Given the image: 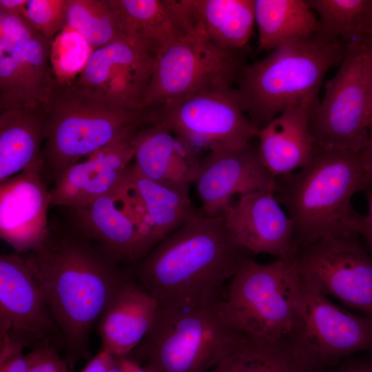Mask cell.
I'll return each instance as SVG.
<instances>
[{"label":"cell","mask_w":372,"mask_h":372,"mask_svg":"<svg viewBox=\"0 0 372 372\" xmlns=\"http://www.w3.org/2000/svg\"><path fill=\"white\" fill-rule=\"evenodd\" d=\"M21 255L61 333L72 370L78 361L90 359L92 332L111 301L135 279L133 271L68 222L50 223L43 243Z\"/></svg>","instance_id":"6da1fadb"},{"label":"cell","mask_w":372,"mask_h":372,"mask_svg":"<svg viewBox=\"0 0 372 372\" xmlns=\"http://www.w3.org/2000/svg\"><path fill=\"white\" fill-rule=\"evenodd\" d=\"M253 255L234 238L223 216L200 211L161 240L132 270L159 305L199 307L220 302L227 281Z\"/></svg>","instance_id":"7a4b0ae2"},{"label":"cell","mask_w":372,"mask_h":372,"mask_svg":"<svg viewBox=\"0 0 372 372\" xmlns=\"http://www.w3.org/2000/svg\"><path fill=\"white\" fill-rule=\"evenodd\" d=\"M369 187L360 153L316 148L307 167L276 178L273 194L293 223L300 249L327 237L359 236L361 214L351 199Z\"/></svg>","instance_id":"3957f363"},{"label":"cell","mask_w":372,"mask_h":372,"mask_svg":"<svg viewBox=\"0 0 372 372\" xmlns=\"http://www.w3.org/2000/svg\"><path fill=\"white\" fill-rule=\"evenodd\" d=\"M347 47L317 32L283 44L263 59L246 64L236 87L245 113L260 130L287 109L318 100L324 77L341 63Z\"/></svg>","instance_id":"277c9868"},{"label":"cell","mask_w":372,"mask_h":372,"mask_svg":"<svg viewBox=\"0 0 372 372\" xmlns=\"http://www.w3.org/2000/svg\"><path fill=\"white\" fill-rule=\"evenodd\" d=\"M48 121L41 152V174L48 183L81 158L113 141L147 118L103 92L57 83L48 101Z\"/></svg>","instance_id":"5b68a950"},{"label":"cell","mask_w":372,"mask_h":372,"mask_svg":"<svg viewBox=\"0 0 372 372\" xmlns=\"http://www.w3.org/2000/svg\"><path fill=\"white\" fill-rule=\"evenodd\" d=\"M220 301L193 307L159 305L147 334L126 358L144 363L149 372H209L246 336L228 322Z\"/></svg>","instance_id":"8992f818"},{"label":"cell","mask_w":372,"mask_h":372,"mask_svg":"<svg viewBox=\"0 0 372 372\" xmlns=\"http://www.w3.org/2000/svg\"><path fill=\"white\" fill-rule=\"evenodd\" d=\"M302 287L296 260L262 264L245 260L220 301L228 322L240 332L272 340L288 339Z\"/></svg>","instance_id":"52a82bcc"},{"label":"cell","mask_w":372,"mask_h":372,"mask_svg":"<svg viewBox=\"0 0 372 372\" xmlns=\"http://www.w3.org/2000/svg\"><path fill=\"white\" fill-rule=\"evenodd\" d=\"M371 35L347 44L335 75L324 85L322 99L313 109L310 127L316 147L360 153L371 123Z\"/></svg>","instance_id":"ba28073f"},{"label":"cell","mask_w":372,"mask_h":372,"mask_svg":"<svg viewBox=\"0 0 372 372\" xmlns=\"http://www.w3.org/2000/svg\"><path fill=\"white\" fill-rule=\"evenodd\" d=\"M245 65L240 50L220 48L205 35L180 38L155 59L140 109L232 89Z\"/></svg>","instance_id":"9c48e42d"},{"label":"cell","mask_w":372,"mask_h":372,"mask_svg":"<svg viewBox=\"0 0 372 372\" xmlns=\"http://www.w3.org/2000/svg\"><path fill=\"white\" fill-rule=\"evenodd\" d=\"M288 340L320 372L351 355L372 352V318L338 307L302 281Z\"/></svg>","instance_id":"30bf717a"},{"label":"cell","mask_w":372,"mask_h":372,"mask_svg":"<svg viewBox=\"0 0 372 372\" xmlns=\"http://www.w3.org/2000/svg\"><path fill=\"white\" fill-rule=\"evenodd\" d=\"M52 344L64 350L61 333L21 254L0 256V359Z\"/></svg>","instance_id":"8fae6325"},{"label":"cell","mask_w":372,"mask_h":372,"mask_svg":"<svg viewBox=\"0 0 372 372\" xmlns=\"http://www.w3.org/2000/svg\"><path fill=\"white\" fill-rule=\"evenodd\" d=\"M149 119L167 127L198 152L216 146L242 148L259 130L232 89L194 95L147 110Z\"/></svg>","instance_id":"7c38bea8"},{"label":"cell","mask_w":372,"mask_h":372,"mask_svg":"<svg viewBox=\"0 0 372 372\" xmlns=\"http://www.w3.org/2000/svg\"><path fill=\"white\" fill-rule=\"evenodd\" d=\"M296 262L304 284L372 318V256L360 236L320 239Z\"/></svg>","instance_id":"4fadbf2b"},{"label":"cell","mask_w":372,"mask_h":372,"mask_svg":"<svg viewBox=\"0 0 372 372\" xmlns=\"http://www.w3.org/2000/svg\"><path fill=\"white\" fill-rule=\"evenodd\" d=\"M193 184L207 216H223L240 196L259 191L274 192L276 178L265 167L258 147L216 146L200 158Z\"/></svg>","instance_id":"5bb4252c"},{"label":"cell","mask_w":372,"mask_h":372,"mask_svg":"<svg viewBox=\"0 0 372 372\" xmlns=\"http://www.w3.org/2000/svg\"><path fill=\"white\" fill-rule=\"evenodd\" d=\"M47 185L41 162L0 183V236L14 252L24 254L37 249L49 234Z\"/></svg>","instance_id":"9a60e30c"},{"label":"cell","mask_w":372,"mask_h":372,"mask_svg":"<svg viewBox=\"0 0 372 372\" xmlns=\"http://www.w3.org/2000/svg\"><path fill=\"white\" fill-rule=\"evenodd\" d=\"M135 124L83 162L65 168L53 181L50 208L80 207L112 192L134 158L132 138Z\"/></svg>","instance_id":"2e32d148"},{"label":"cell","mask_w":372,"mask_h":372,"mask_svg":"<svg viewBox=\"0 0 372 372\" xmlns=\"http://www.w3.org/2000/svg\"><path fill=\"white\" fill-rule=\"evenodd\" d=\"M223 216L234 238L252 254L296 260L300 248L293 223L272 191L240 196Z\"/></svg>","instance_id":"e0dca14e"},{"label":"cell","mask_w":372,"mask_h":372,"mask_svg":"<svg viewBox=\"0 0 372 372\" xmlns=\"http://www.w3.org/2000/svg\"><path fill=\"white\" fill-rule=\"evenodd\" d=\"M154 61L127 41H116L94 50L73 84L103 92L129 107L141 110Z\"/></svg>","instance_id":"ac0fdd59"},{"label":"cell","mask_w":372,"mask_h":372,"mask_svg":"<svg viewBox=\"0 0 372 372\" xmlns=\"http://www.w3.org/2000/svg\"><path fill=\"white\" fill-rule=\"evenodd\" d=\"M132 144L134 164L143 176L189 192L200 160L198 151L149 118L136 128Z\"/></svg>","instance_id":"d6986e66"},{"label":"cell","mask_w":372,"mask_h":372,"mask_svg":"<svg viewBox=\"0 0 372 372\" xmlns=\"http://www.w3.org/2000/svg\"><path fill=\"white\" fill-rule=\"evenodd\" d=\"M65 209L67 222L120 264L132 269L145 256L136 228L114 191L86 205Z\"/></svg>","instance_id":"ffe728a7"},{"label":"cell","mask_w":372,"mask_h":372,"mask_svg":"<svg viewBox=\"0 0 372 372\" xmlns=\"http://www.w3.org/2000/svg\"><path fill=\"white\" fill-rule=\"evenodd\" d=\"M318 102L309 100L287 109L259 130L260 158L275 178L301 169L312 161L316 147L310 117Z\"/></svg>","instance_id":"44dd1931"},{"label":"cell","mask_w":372,"mask_h":372,"mask_svg":"<svg viewBox=\"0 0 372 372\" xmlns=\"http://www.w3.org/2000/svg\"><path fill=\"white\" fill-rule=\"evenodd\" d=\"M158 307L135 278L114 297L97 323L101 349L118 358L127 356L147 334Z\"/></svg>","instance_id":"7402d4cb"},{"label":"cell","mask_w":372,"mask_h":372,"mask_svg":"<svg viewBox=\"0 0 372 372\" xmlns=\"http://www.w3.org/2000/svg\"><path fill=\"white\" fill-rule=\"evenodd\" d=\"M48 121V105L0 112V183L41 163Z\"/></svg>","instance_id":"603a6c76"},{"label":"cell","mask_w":372,"mask_h":372,"mask_svg":"<svg viewBox=\"0 0 372 372\" xmlns=\"http://www.w3.org/2000/svg\"><path fill=\"white\" fill-rule=\"evenodd\" d=\"M125 39L154 60L183 38L162 0H112Z\"/></svg>","instance_id":"cb8c5ba5"},{"label":"cell","mask_w":372,"mask_h":372,"mask_svg":"<svg viewBox=\"0 0 372 372\" xmlns=\"http://www.w3.org/2000/svg\"><path fill=\"white\" fill-rule=\"evenodd\" d=\"M258 52L269 51L318 32L319 21L306 0H254Z\"/></svg>","instance_id":"d4e9b609"},{"label":"cell","mask_w":372,"mask_h":372,"mask_svg":"<svg viewBox=\"0 0 372 372\" xmlns=\"http://www.w3.org/2000/svg\"><path fill=\"white\" fill-rule=\"evenodd\" d=\"M209 372H318L288 339L272 340L246 335L238 347Z\"/></svg>","instance_id":"484cf974"},{"label":"cell","mask_w":372,"mask_h":372,"mask_svg":"<svg viewBox=\"0 0 372 372\" xmlns=\"http://www.w3.org/2000/svg\"><path fill=\"white\" fill-rule=\"evenodd\" d=\"M123 178L143 200L161 241L200 212L192 205L188 192L143 176L134 164L128 167Z\"/></svg>","instance_id":"4316f807"},{"label":"cell","mask_w":372,"mask_h":372,"mask_svg":"<svg viewBox=\"0 0 372 372\" xmlns=\"http://www.w3.org/2000/svg\"><path fill=\"white\" fill-rule=\"evenodd\" d=\"M206 37L225 50H240L255 23L254 0H196Z\"/></svg>","instance_id":"83f0119b"},{"label":"cell","mask_w":372,"mask_h":372,"mask_svg":"<svg viewBox=\"0 0 372 372\" xmlns=\"http://www.w3.org/2000/svg\"><path fill=\"white\" fill-rule=\"evenodd\" d=\"M51 42L40 35L23 41L10 54L17 63L24 107L48 105L57 84L50 63Z\"/></svg>","instance_id":"f1b7e54d"},{"label":"cell","mask_w":372,"mask_h":372,"mask_svg":"<svg viewBox=\"0 0 372 372\" xmlns=\"http://www.w3.org/2000/svg\"><path fill=\"white\" fill-rule=\"evenodd\" d=\"M320 17L318 34L346 44L371 36L372 0H306Z\"/></svg>","instance_id":"f546056e"},{"label":"cell","mask_w":372,"mask_h":372,"mask_svg":"<svg viewBox=\"0 0 372 372\" xmlns=\"http://www.w3.org/2000/svg\"><path fill=\"white\" fill-rule=\"evenodd\" d=\"M65 25L80 34L94 50L126 40L112 0H68Z\"/></svg>","instance_id":"4dcf8cb0"},{"label":"cell","mask_w":372,"mask_h":372,"mask_svg":"<svg viewBox=\"0 0 372 372\" xmlns=\"http://www.w3.org/2000/svg\"><path fill=\"white\" fill-rule=\"evenodd\" d=\"M94 48L68 25L51 42L50 63L59 84H72L85 68Z\"/></svg>","instance_id":"1f68e13d"},{"label":"cell","mask_w":372,"mask_h":372,"mask_svg":"<svg viewBox=\"0 0 372 372\" xmlns=\"http://www.w3.org/2000/svg\"><path fill=\"white\" fill-rule=\"evenodd\" d=\"M68 0H30L23 14L45 39L52 41L65 27Z\"/></svg>","instance_id":"d6a6232c"},{"label":"cell","mask_w":372,"mask_h":372,"mask_svg":"<svg viewBox=\"0 0 372 372\" xmlns=\"http://www.w3.org/2000/svg\"><path fill=\"white\" fill-rule=\"evenodd\" d=\"M40 35L22 13L0 12V56L10 54L23 41Z\"/></svg>","instance_id":"836d02e7"},{"label":"cell","mask_w":372,"mask_h":372,"mask_svg":"<svg viewBox=\"0 0 372 372\" xmlns=\"http://www.w3.org/2000/svg\"><path fill=\"white\" fill-rule=\"evenodd\" d=\"M162 1L182 37L205 36L200 23L196 0H162Z\"/></svg>","instance_id":"e575fe53"},{"label":"cell","mask_w":372,"mask_h":372,"mask_svg":"<svg viewBox=\"0 0 372 372\" xmlns=\"http://www.w3.org/2000/svg\"><path fill=\"white\" fill-rule=\"evenodd\" d=\"M24 107L17 63L10 54L0 56V112Z\"/></svg>","instance_id":"d590c367"},{"label":"cell","mask_w":372,"mask_h":372,"mask_svg":"<svg viewBox=\"0 0 372 372\" xmlns=\"http://www.w3.org/2000/svg\"><path fill=\"white\" fill-rule=\"evenodd\" d=\"M25 355L26 372H70L66 360L54 345L43 344Z\"/></svg>","instance_id":"8d00e7d4"},{"label":"cell","mask_w":372,"mask_h":372,"mask_svg":"<svg viewBox=\"0 0 372 372\" xmlns=\"http://www.w3.org/2000/svg\"><path fill=\"white\" fill-rule=\"evenodd\" d=\"M320 372H372V352L351 355L335 366Z\"/></svg>","instance_id":"74e56055"},{"label":"cell","mask_w":372,"mask_h":372,"mask_svg":"<svg viewBox=\"0 0 372 372\" xmlns=\"http://www.w3.org/2000/svg\"><path fill=\"white\" fill-rule=\"evenodd\" d=\"M363 192L367 202L368 212L366 215L361 214L358 234L372 256V187H367Z\"/></svg>","instance_id":"f35d334b"},{"label":"cell","mask_w":372,"mask_h":372,"mask_svg":"<svg viewBox=\"0 0 372 372\" xmlns=\"http://www.w3.org/2000/svg\"><path fill=\"white\" fill-rule=\"evenodd\" d=\"M118 362V358L101 349L81 372H110Z\"/></svg>","instance_id":"ab89813d"},{"label":"cell","mask_w":372,"mask_h":372,"mask_svg":"<svg viewBox=\"0 0 372 372\" xmlns=\"http://www.w3.org/2000/svg\"><path fill=\"white\" fill-rule=\"evenodd\" d=\"M26 355L18 353L0 359V372H26Z\"/></svg>","instance_id":"60d3db41"},{"label":"cell","mask_w":372,"mask_h":372,"mask_svg":"<svg viewBox=\"0 0 372 372\" xmlns=\"http://www.w3.org/2000/svg\"><path fill=\"white\" fill-rule=\"evenodd\" d=\"M362 165L372 185V125L369 127L367 143L360 153Z\"/></svg>","instance_id":"b9f144b4"},{"label":"cell","mask_w":372,"mask_h":372,"mask_svg":"<svg viewBox=\"0 0 372 372\" xmlns=\"http://www.w3.org/2000/svg\"><path fill=\"white\" fill-rule=\"evenodd\" d=\"M28 0H0L1 13H22Z\"/></svg>","instance_id":"7bdbcfd3"},{"label":"cell","mask_w":372,"mask_h":372,"mask_svg":"<svg viewBox=\"0 0 372 372\" xmlns=\"http://www.w3.org/2000/svg\"><path fill=\"white\" fill-rule=\"evenodd\" d=\"M120 364L123 372H149L136 362L126 358H120Z\"/></svg>","instance_id":"ee69618b"},{"label":"cell","mask_w":372,"mask_h":372,"mask_svg":"<svg viewBox=\"0 0 372 372\" xmlns=\"http://www.w3.org/2000/svg\"><path fill=\"white\" fill-rule=\"evenodd\" d=\"M371 35L372 37V31H371ZM369 107H370V116H371V123H370V125H372V54H371V87H370Z\"/></svg>","instance_id":"f6af8a7d"},{"label":"cell","mask_w":372,"mask_h":372,"mask_svg":"<svg viewBox=\"0 0 372 372\" xmlns=\"http://www.w3.org/2000/svg\"><path fill=\"white\" fill-rule=\"evenodd\" d=\"M110 372H123L120 364V358H119L118 364L115 368H114Z\"/></svg>","instance_id":"bcb514c9"}]
</instances>
